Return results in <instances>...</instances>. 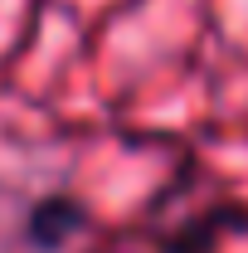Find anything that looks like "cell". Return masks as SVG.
Returning <instances> with one entry per match:
<instances>
[{
	"instance_id": "1",
	"label": "cell",
	"mask_w": 248,
	"mask_h": 253,
	"mask_svg": "<svg viewBox=\"0 0 248 253\" xmlns=\"http://www.w3.org/2000/svg\"><path fill=\"white\" fill-rule=\"evenodd\" d=\"M73 219H78L73 205H44V210L34 214V239H39V244H59L63 234L73 229Z\"/></svg>"
}]
</instances>
